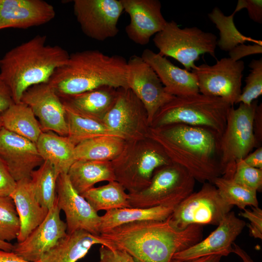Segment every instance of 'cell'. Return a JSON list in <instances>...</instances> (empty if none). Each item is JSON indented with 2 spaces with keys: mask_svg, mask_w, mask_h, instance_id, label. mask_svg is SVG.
Here are the masks:
<instances>
[{
  "mask_svg": "<svg viewBox=\"0 0 262 262\" xmlns=\"http://www.w3.org/2000/svg\"><path fill=\"white\" fill-rule=\"evenodd\" d=\"M55 14L53 6L43 0H0V30L42 25Z\"/></svg>",
  "mask_w": 262,
  "mask_h": 262,
  "instance_id": "obj_21",
  "label": "cell"
},
{
  "mask_svg": "<svg viewBox=\"0 0 262 262\" xmlns=\"http://www.w3.org/2000/svg\"><path fill=\"white\" fill-rule=\"evenodd\" d=\"M96 211H106L131 208L129 195L125 189L116 180L106 185L92 187L81 195Z\"/></svg>",
  "mask_w": 262,
  "mask_h": 262,
  "instance_id": "obj_32",
  "label": "cell"
},
{
  "mask_svg": "<svg viewBox=\"0 0 262 262\" xmlns=\"http://www.w3.org/2000/svg\"><path fill=\"white\" fill-rule=\"evenodd\" d=\"M16 183L5 163L0 157V196H10Z\"/></svg>",
  "mask_w": 262,
  "mask_h": 262,
  "instance_id": "obj_42",
  "label": "cell"
},
{
  "mask_svg": "<svg viewBox=\"0 0 262 262\" xmlns=\"http://www.w3.org/2000/svg\"><path fill=\"white\" fill-rule=\"evenodd\" d=\"M110 248L126 251L136 262H170L174 255L203 238V227L191 225L179 230L164 220L123 224L100 234Z\"/></svg>",
  "mask_w": 262,
  "mask_h": 262,
  "instance_id": "obj_1",
  "label": "cell"
},
{
  "mask_svg": "<svg viewBox=\"0 0 262 262\" xmlns=\"http://www.w3.org/2000/svg\"><path fill=\"white\" fill-rule=\"evenodd\" d=\"M246 225L234 212H229L207 238L176 253L172 259L183 262L211 255L227 256L232 252L234 241Z\"/></svg>",
  "mask_w": 262,
  "mask_h": 262,
  "instance_id": "obj_17",
  "label": "cell"
},
{
  "mask_svg": "<svg viewBox=\"0 0 262 262\" xmlns=\"http://www.w3.org/2000/svg\"><path fill=\"white\" fill-rule=\"evenodd\" d=\"M244 68L243 61L229 57L217 60L213 66H196L192 71L196 77L199 93L220 98L233 106L241 93Z\"/></svg>",
  "mask_w": 262,
  "mask_h": 262,
  "instance_id": "obj_12",
  "label": "cell"
},
{
  "mask_svg": "<svg viewBox=\"0 0 262 262\" xmlns=\"http://www.w3.org/2000/svg\"><path fill=\"white\" fill-rule=\"evenodd\" d=\"M229 58L233 61H237L241 58L255 54L262 53V45L260 44L246 45L240 44L229 51Z\"/></svg>",
  "mask_w": 262,
  "mask_h": 262,
  "instance_id": "obj_43",
  "label": "cell"
},
{
  "mask_svg": "<svg viewBox=\"0 0 262 262\" xmlns=\"http://www.w3.org/2000/svg\"><path fill=\"white\" fill-rule=\"evenodd\" d=\"M250 72L246 78V85L236 104L250 105L262 95V59H253L249 64Z\"/></svg>",
  "mask_w": 262,
  "mask_h": 262,
  "instance_id": "obj_37",
  "label": "cell"
},
{
  "mask_svg": "<svg viewBox=\"0 0 262 262\" xmlns=\"http://www.w3.org/2000/svg\"><path fill=\"white\" fill-rule=\"evenodd\" d=\"M221 257L222 256L220 255H211L183 262H220ZM170 262H180L172 259Z\"/></svg>",
  "mask_w": 262,
  "mask_h": 262,
  "instance_id": "obj_48",
  "label": "cell"
},
{
  "mask_svg": "<svg viewBox=\"0 0 262 262\" xmlns=\"http://www.w3.org/2000/svg\"><path fill=\"white\" fill-rule=\"evenodd\" d=\"M67 174L73 187L80 195L98 182L115 180L111 161L77 160Z\"/></svg>",
  "mask_w": 262,
  "mask_h": 262,
  "instance_id": "obj_27",
  "label": "cell"
},
{
  "mask_svg": "<svg viewBox=\"0 0 262 262\" xmlns=\"http://www.w3.org/2000/svg\"><path fill=\"white\" fill-rule=\"evenodd\" d=\"M232 252L239 256L243 262H254L247 253L234 243L233 244Z\"/></svg>",
  "mask_w": 262,
  "mask_h": 262,
  "instance_id": "obj_49",
  "label": "cell"
},
{
  "mask_svg": "<svg viewBox=\"0 0 262 262\" xmlns=\"http://www.w3.org/2000/svg\"><path fill=\"white\" fill-rule=\"evenodd\" d=\"M240 215L247 219L250 234L255 238L262 239V210L259 207H252V210L246 209L241 212Z\"/></svg>",
  "mask_w": 262,
  "mask_h": 262,
  "instance_id": "obj_39",
  "label": "cell"
},
{
  "mask_svg": "<svg viewBox=\"0 0 262 262\" xmlns=\"http://www.w3.org/2000/svg\"><path fill=\"white\" fill-rule=\"evenodd\" d=\"M97 244L110 247L99 236H95L84 230H78L67 234L42 255L39 262H76Z\"/></svg>",
  "mask_w": 262,
  "mask_h": 262,
  "instance_id": "obj_24",
  "label": "cell"
},
{
  "mask_svg": "<svg viewBox=\"0 0 262 262\" xmlns=\"http://www.w3.org/2000/svg\"><path fill=\"white\" fill-rule=\"evenodd\" d=\"M111 163L115 180L131 193L148 186L155 170L171 162L161 147L147 138L126 141L122 152Z\"/></svg>",
  "mask_w": 262,
  "mask_h": 262,
  "instance_id": "obj_6",
  "label": "cell"
},
{
  "mask_svg": "<svg viewBox=\"0 0 262 262\" xmlns=\"http://www.w3.org/2000/svg\"><path fill=\"white\" fill-rule=\"evenodd\" d=\"M64 105L67 123V136L75 146L84 140L101 136L121 138L109 130L101 121L83 115Z\"/></svg>",
  "mask_w": 262,
  "mask_h": 262,
  "instance_id": "obj_31",
  "label": "cell"
},
{
  "mask_svg": "<svg viewBox=\"0 0 262 262\" xmlns=\"http://www.w3.org/2000/svg\"><path fill=\"white\" fill-rule=\"evenodd\" d=\"M142 58L155 72L165 91L175 97H181L199 93L196 77L194 72L180 68L165 57L147 49Z\"/></svg>",
  "mask_w": 262,
  "mask_h": 262,
  "instance_id": "obj_22",
  "label": "cell"
},
{
  "mask_svg": "<svg viewBox=\"0 0 262 262\" xmlns=\"http://www.w3.org/2000/svg\"><path fill=\"white\" fill-rule=\"evenodd\" d=\"M57 201L43 221L22 242L14 245L13 252L30 262H38L42 255L67 235L66 224L60 218Z\"/></svg>",
  "mask_w": 262,
  "mask_h": 262,
  "instance_id": "obj_18",
  "label": "cell"
},
{
  "mask_svg": "<svg viewBox=\"0 0 262 262\" xmlns=\"http://www.w3.org/2000/svg\"><path fill=\"white\" fill-rule=\"evenodd\" d=\"M127 84L143 104L149 127L159 110L175 97L165 91L152 68L137 55L127 61Z\"/></svg>",
  "mask_w": 262,
  "mask_h": 262,
  "instance_id": "obj_14",
  "label": "cell"
},
{
  "mask_svg": "<svg viewBox=\"0 0 262 262\" xmlns=\"http://www.w3.org/2000/svg\"><path fill=\"white\" fill-rule=\"evenodd\" d=\"M73 11L83 33L103 41L115 36L118 21L124 11L120 0H75Z\"/></svg>",
  "mask_w": 262,
  "mask_h": 262,
  "instance_id": "obj_13",
  "label": "cell"
},
{
  "mask_svg": "<svg viewBox=\"0 0 262 262\" xmlns=\"http://www.w3.org/2000/svg\"><path fill=\"white\" fill-rule=\"evenodd\" d=\"M244 8L250 19L256 23H262V0H239L234 11L236 13Z\"/></svg>",
  "mask_w": 262,
  "mask_h": 262,
  "instance_id": "obj_41",
  "label": "cell"
},
{
  "mask_svg": "<svg viewBox=\"0 0 262 262\" xmlns=\"http://www.w3.org/2000/svg\"><path fill=\"white\" fill-rule=\"evenodd\" d=\"M231 107L220 98L200 93L175 97L159 110L150 127L184 124L208 128L221 136Z\"/></svg>",
  "mask_w": 262,
  "mask_h": 262,
  "instance_id": "obj_5",
  "label": "cell"
},
{
  "mask_svg": "<svg viewBox=\"0 0 262 262\" xmlns=\"http://www.w3.org/2000/svg\"><path fill=\"white\" fill-rule=\"evenodd\" d=\"M2 127L36 143L43 132L32 109L25 103H14L1 114Z\"/></svg>",
  "mask_w": 262,
  "mask_h": 262,
  "instance_id": "obj_29",
  "label": "cell"
},
{
  "mask_svg": "<svg viewBox=\"0 0 262 262\" xmlns=\"http://www.w3.org/2000/svg\"><path fill=\"white\" fill-rule=\"evenodd\" d=\"M15 103L11 90L0 77V115Z\"/></svg>",
  "mask_w": 262,
  "mask_h": 262,
  "instance_id": "obj_44",
  "label": "cell"
},
{
  "mask_svg": "<svg viewBox=\"0 0 262 262\" xmlns=\"http://www.w3.org/2000/svg\"><path fill=\"white\" fill-rule=\"evenodd\" d=\"M20 228L14 200L10 196H0V240L9 242L16 239Z\"/></svg>",
  "mask_w": 262,
  "mask_h": 262,
  "instance_id": "obj_36",
  "label": "cell"
},
{
  "mask_svg": "<svg viewBox=\"0 0 262 262\" xmlns=\"http://www.w3.org/2000/svg\"><path fill=\"white\" fill-rule=\"evenodd\" d=\"M116 95L117 89L105 86L60 98L64 105L77 112L102 121L113 105Z\"/></svg>",
  "mask_w": 262,
  "mask_h": 262,
  "instance_id": "obj_25",
  "label": "cell"
},
{
  "mask_svg": "<svg viewBox=\"0 0 262 262\" xmlns=\"http://www.w3.org/2000/svg\"><path fill=\"white\" fill-rule=\"evenodd\" d=\"M235 13L234 11L231 15L226 16L219 8L215 7L208 14L209 18L220 31V39L217 42V45L220 49L229 51L236 46L246 41L262 44L261 41L244 36L239 32L233 21Z\"/></svg>",
  "mask_w": 262,
  "mask_h": 262,
  "instance_id": "obj_34",
  "label": "cell"
},
{
  "mask_svg": "<svg viewBox=\"0 0 262 262\" xmlns=\"http://www.w3.org/2000/svg\"><path fill=\"white\" fill-rule=\"evenodd\" d=\"M147 138L158 144L171 163L184 168L200 182H210L221 175L220 136L206 128L184 124L149 127Z\"/></svg>",
  "mask_w": 262,
  "mask_h": 262,
  "instance_id": "obj_2",
  "label": "cell"
},
{
  "mask_svg": "<svg viewBox=\"0 0 262 262\" xmlns=\"http://www.w3.org/2000/svg\"><path fill=\"white\" fill-rule=\"evenodd\" d=\"M59 174L49 162L43 163L31 176V181L37 200L49 210L56 201V182Z\"/></svg>",
  "mask_w": 262,
  "mask_h": 262,
  "instance_id": "obj_33",
  "label": "cell"
},
{
  "mask_svg": "<svg viewBox=\"0 0 262 262\" xmlns=\"http://www.w3.org/2000/svg\"><path fill=\"white\" fill-rule=\"evenodd\" d=\"M0 262H30L22 259L13 251L0 250Z\"/></svg>",
  "mask_w": 262,
  "mask_h": 262,
  "instance_id": "obj_47",
  "label": "cell"
},
{
  "mask_svg": "<svg viewBox=\"0 0 262 262\" xmlns=\"http://www.w3.org/2000/svg\"><path fill=\"white\" fill-rule=\"evenodd\" d=\"M153 41L160 55L175 59L188 71L196 69L195 63L201 54L208 53L215 58L216 36L196 27L182 29L175 21H167L164 29L155 34Z\"/></svg>",
  "mask_w": 262,
  "mask_h": 262,
  "instance_id": "obj_9",
  "label": "cell"
},
{
  "mask_svg": "<svg viewBox=\"0 0 262 262\" xmlns=\"http://www.w3.org/2000/svg\"><path fill=\"white\" fill-rule=\"evenodd\" d=\"M20 102L32 109L43 131H51L67 136L65 106L60 98L48 83L29 88L24 93Z\"/></svg>",
  "mask_w": 262,
  "mask_h": 262,
  "instance_id": "obj_16",
  "label": "cell"
},
{
  "mask_svg": "<svg viewBox=\"0 0 262 262\" xmlns=\"http://www.w3.org/2000/svg\"><path fill=\"white\" fill-rule=\"evenodd\" d=\"M253 131L257 147L262 142V104L258 105L253 121Z\"/></svg>",
  "mask_w": 262,
  "mask_h": 262,
  "instance_id": "obj_45",
  "label": "cell"
},
{
  "mask_svg": "<svg viewBox=\"0 0 262 262\" xmlns=\"http://www.w3.org/2000/svg\"><path fill=\"white\" fill-rule=\"evenodd\" d=\"M223 199L229 205L237 206L244 210L247 206L258 207L257 192L248 189L223 177L214 178L212 181Z\"/></svg>",
  "mask_w": 262,
  "mask_h": 262,
  "instance_id": "obj_35",
  "label": "cell"
},
{
  "mask_svg": "<svg viewBox=\"0 0 262 262\" xmlns=\"http://www.w3.org/2000/svg\"><path fill=\"white\" fill-rule=\"evenodd\" d=\"M124 11L128 14L129 24L125 28L129 38L144 46L152 36L162 31L167 21L161 12L158 0H120Z\"/></svg>",
  "mask_w": 262,
  "mask_h": 262,
  "instance_id": "obj_20",
  "label": "cell"
},
{
  "mask_svg": "<svg viewBox=\"0 0 262 262\" xmlns=\"http://www.w3.org/2000/svg\"><path fill=\"white\" fill-rule=\"evenodd\" d=\"M35 144L44 161L50 163L59 174H67L76 161L75 145L68 136L51 131H43Z\"/></svg>",
  "mask_w": 262,
  "mask_h": 262,
  "instance_id": "obj_26",
  "label": "cell"
},
{
  "mask_svg": "<svg viewBox=\"0 0 262 262\" xmlns=\"http://www.w3.org/2000/svg\"><path fill=\"white\" fill-rule=\"evenodd\" d=\"M45 35H37L7 51L0 59V77L10 88L16 103L32 86L48 83L69 54L58 45L46 44Z\"/></svg>",
  "mask_w": 262,
  "mask_h": 262,
  "instance_id": "obj_4",
  "label": "cell"
},
{
  "mask_svg": "<svg viewBox=\"0 0 262 262\" xmlns=\"http://www.w3.org/2000/svg\"><path fill=\"white\" fill-rule=\"evenodd\" d=\"M99 259L96 262H136L126 251L101 245L99 249Z\"/></svg>",
  "mask_w": 262,
  "mask_h": 262,
  "instance_id": "obj_40",
  "label": "cell"
},
{
  "mask_svg": "<svg viewBox=\"0 0 262 262\" xmlns=\"http://www.w3.org/2000/svg\"><path fill=\"white\" fill-rule=\"evenodd\" d=\"M243 160L250 166L262 169V147H257L254 151L249 153Z\"/></svg>",
  "mask_w": 262,
  "mask_h": 262,
  "instance_id": "obj_46",
  "label": "cell"
},
{
  "mask_svg": "<svg viewBox=\"0 0 262 262\" xmlns=\"http://www.w3.org/2000/svg\"><path fill=\"white\" fill-rule=\"evenodd\" d=\"M197 192L192 193L173 209L169 219L177 229L191 225H218L232 206L221 197L216 187L205 182Z\"/></svg>",
  "mask_w": 262,
  "mask_h": 262,
  "instance_id": "obj_10",
  "label": "cell"
},
{
  "mask_svg": "<svg viewBox=\"0 0 262 262\" xmlns=\"http://www.w3.org/2000/svg\"><path fill=\"white\" fill-rule=\"evenodd\" d=\"M10 196L14 200L20 220V231L17 242L24 241L46 218L49 210L37 200L30 179L16 181Z\"/></svg>",
  "mask_w": 262,
  "mask_h": 262,
  "instance_id": "obj_23",
  "label": "cell"
},
{
  "mask_svg": "<svg viewBox=\"0 0 262 262\" xmlns=\"http://www.w3.org/2000/svg\"><path fill=\"white\" fill-rule=\"evenodd\" d=\"M258 100L250 105L240 103L228 113L225 130L219 140V162L223 177L232 179L236 164L244 159L257 145L253 121Z\"/></svg>",
  "mask_w": 262,
  "mask_h": 262,
  "instance_id": "obj_7",
  "label": "cell"
},
{
  "mask_svg": "<svg viewBox=\"0 0 262 262\" xmlns=\"http://www.w3.org/2000/svg\"><path fill=\"white\" fill-rule=\"evenodd\" d=\"M174 208L164 206L131 207L106 211L104 215L100 216V234L125 224L147 220H164L171 214Z\"/></svg>",
  "mask_w": 262,
  "mask_h": 262,
  "instance_id": "obj_28",
  "label": "cell"
},
{
  "mask_svg": "<svg viewBox=\"0 0 262 262\" xmlns=\"http://www.w3.org/2000/svg\"><path fill=\"white\" fill-rule=\"evenodd\" d=\"M0 157L16 181L30 179L44 162L35 143L3 127L0 131Z\"/></svg>",
  "mask_w": 262,
  "mask_h": 262,
  "instance_id": "obj_19",
  "label": "cell"
},
{
  "mask_svg": "<svg viewBox=\"0 0 262 262\" xmlns=\"http://www.w3.org/2000/svg\"><path fill=\"white\" fill-rule=\"evenodd\" d=\"M195 179L183 167L173 163L156 169L146 188L128 193L132 208H175L192 193Z\"/></svg>",
  "mask_w": 262,
  "mask_h": 262,
  "instance_id": "obj_8",
  "label": "cell"
},
{
  "mask_svg": "<svg viewBox=\"0 0 262 262\" xmlns=\"http://www.w3.org/2000/svg\"><path fill=\"white\" fill-rule=\"evenodd\" d=\"M56 201L60 210L65 213L67 234L82 230L99 236L100 216L75 190L67 174L58 176Z\"/></svg>",
  "mask_w": 262,
  "mask_h": 262,
  "instance_id": "obj_15",
  "label": "cell"
},
{
  "mask_svg": "<svg viewBox=\"0 0 262 262\" xmlns=\"http://www.w3.org/2000/svg\"><path fill=\"white\" fill-rule=\"evenodd\" d=\"M2 128V119L1 117V115H0V131Z\"/></svg>",
  "mask_w": 262,
  "mask_h": 262,
  "instance_id": "obj_51",
  "label": "cell"
},
{
  "mask_svg": "<svg viewBox=\"0 0 262 262\" xmlns=\"http://www.w3.org/2000/svg\"><path fill=\"white\" fill-rule=\"evenodd\" d=\"M14 247V245L5 241L0 240V250L6 251H12Z\"/></svg>",
  "mask_w": 262,
  "mask_h": 262,
  "instance_id": "obj_50",
  "label": "cell"
},
{
  "mask_svg": "<svg viewBox=\"0 0 262 262\" xmlns=\"http://www.w3.org/2000/svg\"><path fill=\"white\" fill-rule=\"evenodd\" d=\"M231 180L248 189L260 192L262 188V169L250 166L242 159L237 163Z\"/></svg>",
  "mask_w": 262,
  "mask_h": 262,
  "instance_id": "obj_38",
  "label": "cell"
},
{
  "mask_svg": "<svg viewBox=\"0 0 262 262\" xmlns=\"http://www.w3.org/2000/svg\"><path fill=\"white\" fill-rule=\"evenodd\" d=\"M48 83L60 98L105 86L128 88L127 60L98 50L77 51L55 69Z\"/></svg>",
  "mask_w": 262,
  "mask_h": 262,
  "instance_id": "obj_3",
  "label": "cell"
},
{
  "mask_svg": "<svg viewBox=\"0 0 262 262\" xmlns=\"http://www.w3.org/2000/svg\"><path fill=\"white\" fill-rule=\"evenodd\" d=\"M102 122L127 142L147 138L149 126L146 109L129 88L117 89L115 100Z\"/></svg>",
  "mask_w": 262,
  "mask_h": 262,
  "instance_id": "obj_11",
  "label": "cell"
},
{
  "mask_svg": "<svg viewBox=\"0 0 262 262\" xmlns=\"http://www.w3.org/2000/svg\"><path fill=\"white\" fill-rule=\"evenodd\" d=\"M126 141L113 136H101L87 139L75 146L76 161H111L122 152Z\"/></svg>",
  "mask_w": 262,
  "mask_h": 262,
  "instance_id": "obj_30",
  "label": "cell"
}]
</instances>
